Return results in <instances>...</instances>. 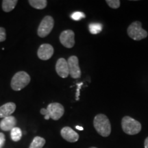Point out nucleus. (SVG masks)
Wrapping results in <instances>:
<instances>
[{
  "instance_id": "f257e3e1",
  "label": "nucleus",
  "mask_w": 148,
  "mask_h": 148,
  "mask_svg": "<svg viewBox=\"0 0 148 148\" xmlns=\"http://www.w3.org/2000/svg\"><path fill=\"white\" fill-rule=\"evenodd\" d=\"M93 125L98 134L107 137L111 133V125L108 118L103 114H98L93 120Z\"/></svg>"
},
{
  "instance_id": "f03ea898",
  "label": "nucleus",
  "mask_w": 148,
  "mask_h": 148,
  "mask_svg": "<svg viewBox=\"0 0 148 148\" xmlns=\"http://www.w3.org/2000/svg\"><path fill=\"white\" fill-rule=\"evenodd\" d=\"M121 127L123 132L129 135H135L139 133L142 126L139 121L129 116H125L121 120Z\"/></svg>"
},
{
  "instance_id": "7ed1b4c3",
  "label": "nucleus",
  "mask_w": 148,
  "mask_h": 148,
  "mask_svg": "<svg viewBox=\"0 0 148 148\" xmlns=\"http://www.w3.org/2000/svg\"><path fill=\"white\" fill-rule=\"evenodd\" d=\"M30 76L25 71H18L12 77L11 80V87L15 91L21 90L27 86L30 82Z\"/></svg>"
},
{
  "instance_id": "20e7f679",
  "label": "nucleus",
  "mask_w": 148,
  "mask_h": 148,
  "mask_svg": "<svg viewBox=\"0 0 148 148\" xmlns=\"http://www.w3.org/2000/svg\"><path fill=\"white\" fill-rule=\"evenodd\" d=\"M127 32L130 38L134 40H143L148 36L147 32L142 28V23L138 21L131 23L127 27Z\"/></svg>"
},
{
  "instance_id": "39448f33",
  "label": "nucleus",
  "mask_w": 148,
  "mask_h": 148,
  "mask_svg": "<svg viewBox=\"0 0 148 148\" xmlns=\"http://www.w3.org/2000/svg\"><path fill=\"white\" fill-rule=\"evenodd\" d=\"M54 26V20L52 16H45L42 19L39 26L38 27L37 34L40 38H45L51 32Z\"/></svg>"
},
{
  "instance_id": "423d86ee",
  "label": "nucleus",
  "mask_w": 148,
  "mask_h": 148,
  "mask_svg": "<svg viewBox=\"0 0 148 148\" xmlns=\"http://www.w3.org/2000/svg\"><path fill=\"white\" fill-rule=\"evenodd\" d=\"M47 110L49 112L51 119L55 121L60 119L63 116L64 108L63 106L60 103L53 102L49 103L47 107Z\"/></svg>"
},
{
  "instance_id": "0eeeda50",
  "label": "nucleus",
  "mask_w": 148,
  "mask_h": 148,
  "mask_svg": "<svg viewBox=\"0 0 148 148\" xmlns=\"http://www.w3.org/2000/svg\"><path fill=\"white\" fill-rule=\"evenodd\" d=\"M69 66V75L73 79H77L81 77V70L79 66L78 58L75 56H70L67 60Z\"/></svg>"
},
{
  "instance_id": "6e6552de",
  "label": "nucleus",
  "mask_w": 148,
  "mask_h": 148,
  "mask_svg": "<svg viewBox=\"0 0 148 148\" xmlns=\"http://www.w3.org/2000/svg\"><path fill=\"white\" fill-rule=\"evenodd\" d=\"M59 38L61 44L66 48H72L75 45V33L71 29L62 31Z\"/></svg>"
},
{
  "instance_id": "1a4fd4ad",
  "label": "nucleus",
  "mask_w": 148,
  "mask_h": 148,
  "mask_svg": "<svg viewBox=\"0 0 148 148\" xmlns=\"http://www.w3.org/2000/svg\"><path fill=\"white\" fill-rule=\"evenodd\" d=\"M54 52V49L52 45L48 43L42 44L38 48L37 51V56L40 60H47L51 58Z\"/></svg>"
},
{
  "instance_id": "9d476101",
  "label": "nucleus",
  "mask_w": 148,
  "mask_h": 148,
  "mask_svg": "<svg viewBox=\"0 0 148 148\" xmlns=\"http://www.w3.org/2000/svg\"><path fill=\"white\" fill-rule=\"evenodd\" d=\"M56 71L59 76L62 78H66L69 75V66L67 61L63 58H59L56 64Z\"/></svg>"
},
{
  "instance_id": "9b49d317",
  "label": "nucleus",
  "mask_w": 148,
  "mask_h": 148,
  "mask_svg": "<svg viewBox=\"0 0 148 148\" xmlns=\"http://www.w3.org/2000/svg\"><path fill=\"white\" fill-rule=\"evenodd\" d=\"M60 134L64 140L70 143H75L79 139V134L71 127L68 126L62 128L60 131Z\"/></svg>"
},
{
  "instance_id": "f8f14e48",
  "label": "nucleus",
  "mask_w": 148,
  "mask_h": 148,
  "mask_svg": "<svg viewBox=\"0 0 148 148\" xmlns=\"http://www.w3.org/2000/svg\"><path fill=\"white\" fill-rule=\"evenodd\" d=\"M16 119L13 116H9L3 118L0 122V128L3 131H11L16 127Z\"/></svg>"
},
{
  "instance_id": "ddd939ff",
  "label": "nucleus",
  "mask_w": 148,
  "mask_h": 148,
  "mask_svg": "<svg viewBox=\"0 0 148 148\" xmlns=\"http://www.w3.org/2000/svg\"><path fill=\"white\" fill-rule=\"evenodd\" d=\"M16 110V104L14 102H8L0 106V118L11 116Z\"/></svg>"
},
{
  "instance_id": "4468645a",
  "label": "nucleus",
  "mask_w": 148,
  "mask_h": 148,
  "mask_svg": "<svg viewBox=\"0 0 148 148\" xmlns=\"http://www.w3.org/2000/svg\"><path fill=\"white\" fill-rule=\"evenodd\" d=\"M17 3V0H3L2 1L3 10L5 12H10V11L14 10Z\"/></svg>"
},
{
  "instance_id": "2eb2a0df",
  "label": "nucleus",
  "mask_w": 148,
  "mask_h": 148,
  "mask_svg": "<svg viewBox=\"0 0 148 148\" xmlns=\"http://www.w3.org/2000/svg\"><path fill=\"white\" fill-rule=\"evenodd\" d=\"M45 144V139L40 136H35L32 143L29 145V148H42Z\"/></svg>"
},
{
  "instance_id": "dca6fc26",
  "label": "nucleus",
  "mask_w": 148,
  "mask_h": 148,
  "mask_svg": "<svg viewBox=\"0 0 148 148\" xmlns=\"http://www.w3.org/2000/svg\"><path fill=\"white\" fill-rule=\"evenodd\" d=\"M28 2L31 6L38 10L44 9L47 4V1L46 0H29Z\"/></svg>"
},
{
  "instance_id": "f3484780",
  "label": "nucleus",
  "mask_w": 148,
  "mask_h": 148,
  "mask_svg": "<svg viewBox=\"0 0 148 148\" xmlns=\"http://www.w3.org/2000/svg\"><path fill=\"white\" fill-rule=\"evenodd\" d=\"M10 137L14 142H17L20 140L22 138V131L18 127H14L10 132Z\"/></svg>"
},
{
  "instance_id": "a211bd4d",
  "label": "nucleus",
  "mask_w": 148,
  "mask_h": 148,
  "mask_svg": "<svg viewBox=\"0 0 148 148\" xmlns=\"http://www.w3.org/2000/svg\"><path fill=\"white\" fill-rule=\"evenodd\" d=\"M101 29H102V26L101 24L92 23L89 25V31L92 34H96L101 32Z\"/></svg>"
},
{
  "instance_id": "6ab92c4d",
  "label": "nucleus",
  "mask_w": 148,
  "mask_h": 148,
  "mask_svg": "<svg viewBox=\"0 0 148 148\" xmlns=\"http://www.w3.org/2000/svg\"><path fill=\"white\" fill-rule=\"evenodd\" d=\"M106 2L111 8L117 9L120 7L121 1L119 0H106Z\"/></svg>"
},
{
  "instance_id": "aec40b11",
  "label": "nucleus",
  "mask_w": 148,
  "mask_h": 148,
  "mask_svg": "<svg viewBox=\"0 0 148 148\" xmlns=\"http://www.w3.org/2000/svg\"><path fill=\"white\" fill-rule=\"evenodd\" d=\"M71 17L72 19L75 20V21H79L85 17V14L81 12H75L71 14Z\"/></svg>"
},
{
  "instance_id": "412c9836",
  "label": "nucleus",
  "mask_w": 148,
  "mask_h": 148,
  "mask_svg": "<svg viewBox=\"0 0 148 148\" xmlns=\"http://www.w3.org/2000/svg\"><path fill=\"white\" fill-rule=\"evenodd\" d=\"M5 39H6L5 29L3 27H0V42L5 41Z\"/></svg>"
},
{
  "instance_id": "4be33fe9",
  "label": "nucleus",
  "mask_w": 148,
  "mask_h": 148,
  "mask_svg": "<svg viewBox=\"0 0 148 148\" xmlns=\"http://www.w3.org/2000/svg\"><path fill=\"white\" fill-rule=\"evenodd\" d=\"M40 114L45 116V119L49 120L50 119V116H49V112H48L47 108H41V110H40Z\"/></svg>"
},
{
  "instance_id": "5701e85b",
  "label": "nucleus",
  "mask_w": 148,
  "mask_h": 148,
  "mask_svg": "<svg viewBox=\"0 0 148 148\" xmlns=\"http://www.w3.org/2000/svg\"><path fill=\"white\" fill-rule=\"evenodd\" d=\"M5 142V137L3 133L0 132V148H2Z\"/></svg>"
},
{
  "instance_id": "b1692460",
  "label": "nucleus",
  "mask_w": 148,
  "mask_h": 148,
  "mask_svg": "<svg viewBox=\"0 0 148 148\" xmlns=\"http://www.w3.org/2000/svg\"><path fill=\"white\" fill-rule=\"evenodd\" d=\"M83 84L82 82L81 83H79V84H77V86H78V88H77V93H76V100H79V89H80L81 88V86H82Z\"/></svg>"
},
{
  "instance_id": "393cba45",
  "label": "nucleus",
  "mask_w": 148,
  "mask_h": 148,
  "mask_svg": "<svg viewBox=\"0 0 148 148\" xmlns=\"http://www.w3.org/2000/svg\"><path fill=\"white\" fill-rule=\"evenodd\" d=\"M144 146H145V148H148V137L145 138V143H144Z\"/></svg>"
},
{
  "instance_id": "a878e982",
  "label": "nucleus",
  "mask_w": 148,
  "mask_h": 148,
  "mask_svg": "<svg viewBox=\"0 0 148 148\" xmlns=\"http://www.w3.org/2000/svg\"><path fill=\"white\" fill-rule=\"evenodd\" d=\"M75 128L79 130H84V128H83L82 127L79 126V125H76V126H75Z\"/></svg>"
},
{
  "instance_id": "bb28decb",
  "label": "nucleus",
  "mask_w": 148,
  "mask_h": 148,
  "mask_svg": "<svg viewBox=\"0 0 148 148\" xmlns=\"http://www.w3.org/2000/svg\"><path fill=\"white\" fill-rule=\"evenodd\" d=\"M89 148H97V147H90Z\"/></svg>"
}]
</instances>
